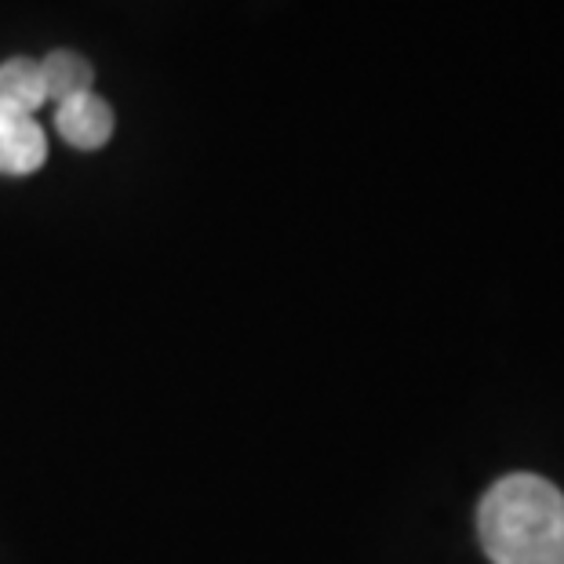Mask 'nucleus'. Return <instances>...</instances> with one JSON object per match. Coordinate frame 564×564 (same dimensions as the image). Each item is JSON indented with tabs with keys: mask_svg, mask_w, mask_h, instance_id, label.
Listing matches in <instances>:
<instances>
[{
	"mask_svg": "<svg viewBox=\"0 0 564 564\" xmlns=\"http://www.w3.org/2000/svg\"><path fill=\"white\" fill-rule=\"evenodd\" d=\"M491 564H564V491L539 474L499 477L477 507Z\"/></svg>",
	"mask_w": 564,
	"mask_h": 564,
	"instance_id": "1",
	"label": "nucleus"
},
{
	"mask_svg": "<svg viewBox=\"0 0 564 564\" xmlns=\"http://www.w3.org/2000/svg\"><path fill=\"white\" fill-rule=\"evenodd\" d=\"M47 158V139L33 113L0 99V175H30Z\"/></svg>",
	"mask_w": 564,
	"mask_h": 564,
	"instance_id": "2",
	"label": "nucleus"
},
{
	"mask_svg": "<svg viewBox=\"0 0 564 564\" xmlns=\"http://www.w3.org/2000/svg\"><path fill=\"white\" fill-rule=\"evenodd\" d=\"M55 128L69 147L102 150L113 135V110L106 106V99H99V95L84 91V95H74V99L58 102Z\"/></svg>",
	"mask_w": 564,
	"mask_h": 564,
	"instance_id": "3",
	"label": "nucleus"
},
{
	"mask_svg": "<svg viewBox=\"0 0 564 564\" xmlns=\"http://www.w3.org/2000/svg\"><path fill=\"white\" fill-rule=\"evenodd\" d=\"M41 77H44V95L55 102H66L74 95L91 91V66L77 52H52L41 63Z\"/></svg>",
	"mask_w": 564,
	"mask_h": 564,
	"instance_id": "4",
	"label": "nucleus"
},
{
	"mask_svg": "<svg viewBox=\"0 0 564 564\" xmlns=\"http://www.w3.org/2000/svg\"><path fill=\"white\" fill-rule=\"evenodd\" d=\"M0 99L19 106V110H26V113H33L41 102H47L41 63H33V58H8V63L0 66Z\"/></svg>",
	"mask_w": 564,
	"mask_h": 564,
	"instance_id": "5",
	"label": "nucleus"
}]
</instances>
